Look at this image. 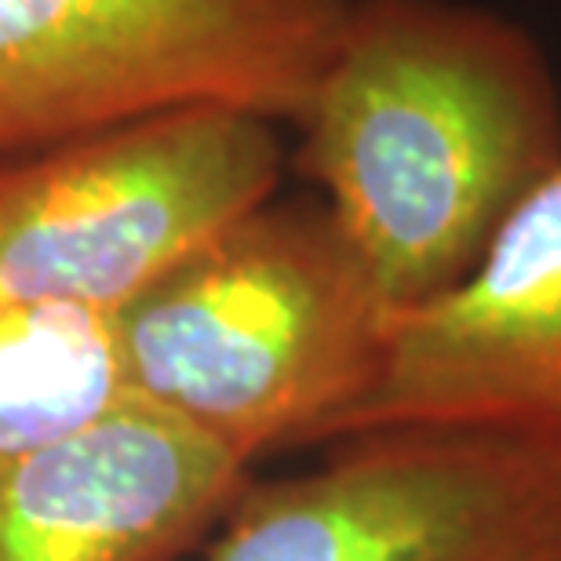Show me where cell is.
Listing matches in <instances>:
<instances>
[{
  "instance_id": "4",
  "label": "cell",
  "mask_w": 561,
  "mask_h": 561,
  "mask_svg": "<svg viewBox=\"0 0 561 561\" xmlns=\"http://www.w3.org/2000/svg\"><path fill=\"white\" fill-rule=\"evenodd\" d=\"M351 0H0V157L222 106L296 125Z\"/></svg>"
},
{
  "instance_id": "1",
  "label": "cell",
  "mask_w": 561,
  "mask_h": 561,
  "mask_svg": "<svg viewBox=\"0 0 561 561\" xmlns=\"http://www.w3.org/2000/svg\"><path fill=\"white\" fill-rule=\"evenodd\" d=\"M296 128L299 172L401 313L456 288L561 168V84L485 4L351 0Z\"/></svg>"
},
{
  "instance_id": "8",
  "label": "cell",
  "mask_w": 561,
  "mask_h": 561,
  "mask_svg": "<svg viewBox=\"0 0 561 561\" xmlns=\"http://www.w3.org/2000/svg\"><path fill=\"white\" fill-rule=\"evenodd\" d=\"M117 313L0 299V467L131 405Z\"/></svg>"
},
{
  "instance_id": "6",
  "label": "cell",
  "mask_w": 561,
  "mask_h": 561,
  "mask_svg": "<svg viewBox=\"0 0 561 561\" xmlns=\"http://www.w3.org/2000/svg\"><path fill=\"white\" fill-rule=\"evenodd\" d=\"M485 431L561 448V168L456 288L390 318L379 376L332 442Z\"/></svg>"
},
{
  "instance_id": "3",
  "label": "cell",
  "mask_w": 561,
  "mask_h": 561,
  "mask_svg": "<svg viewBox=\"0 0 561 561\" xmlns=\"http://www.w3.org/2000/svg\"><path fill=\"white\" fill-rule=\"evenodd\" d=\"M274 121L172 110L0 157V299L117 313L274 201Z\"/></svg>"
},
{
  "instance_id": "2",
  "label": "cell",
  "mask_w": 561,
  "mask_h": 561,
  "mask_svg": "<svg viewBox=\"0 0 561 561\" xmlns=\"http://www.w3.org/2000/svg\"><path fill=\"white\" fill-rule=\"evenodd\" d=\"M390 318L321 201H266L117 310V335L131 398L249 467L332 442Z\"/></svg>"
},
{
  "instance_id": "5",
  "label": "cell",
  "mask_w": 561,
  "mask_h": 561,
  "mask_svg": "<svg viewBox=\"0 0 561 561\" xmlns=\"http://www.w3.org/2000/svg\"><path fill=\"white\" fill-rule=\"evenodd\" d=\"M208 561H561V448L485 431L346 437L244 485Z\"/></svg>"
},
{
  "instance_id": "7",
  "label": "cell",
  "mask_w": 561,
  "mask_h": 561,
  "mask_svg": "<svg viewBox=\"0 0 561 561\" xmlns=\"http://www.w3.org/2000/svg\"><path fill=\"white\" fill-rule=\"evenodd\" d=\"M249 467L142 401L0 467V561H172L222 522Z\"/></svg>"
}]
</instances>
